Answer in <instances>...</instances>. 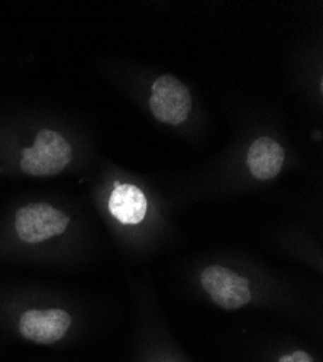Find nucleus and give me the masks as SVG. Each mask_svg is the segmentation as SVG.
<instances>
[{"mask_svg":"<svg viewBox=\"0 0 323 362\" xmlns=\"http://www.w3.org/2000/svg\"><path fill=\"white\" fill-rule=\"evenodd\" d=\"M107 209L110 215L121 223L136 225L143 221L148 203L142 190L136 186L114 183V189L107 200Z\"/></svg>","mask_w":323,"mask_h":362,"instance_id":"423d86ee","label":"nucleus"},{"mask_svg":"<svg viewBox=\"0 0 323 362\" xmlns=\"http://www.w3.org/2000/svg\"><path fill=\"white\" fill-rule=\"evenodd\" d=\"M71 325V315L61 308H31L18 317L19 335L37 345H52L63 341Z\"/></svg>","mask_w":323,"mask_h":362,"instance_id":"7ed1b4c3","label":"nucleus"},{"mask_svg":"<svg viewBox=\"0 0 323 362\" xmlns=\"http://www.w3.org/2000/svg\"><path fill=\"white\" fill-rule=\"evenodd\" d=\"M278 362H315V361L307 352L296 351V352H291L288 355L281 356Z\"/></svg>","mask_w":323,"mask_h":362,"instance_id":"6e6552de","label":"nucleus"},{"mask_svg":"<svg viewBox=\"0 0 323 362\" xmlns=\"http://www.w3.org/2000/svg\"><path fill=\"white\" fill-rule=\"evenodd\" d=\"M247 163L251 174L257 180H271L277 177L283 168L284 149L277 141L261 136L251 144Z\"/></svg>","mask_w":323,"mask_h":362,"instance_id":"0eeeda50","label":"nucleus"},{"mask_svg":"<svg viewBox=\"0 0 323 362\" xmlns=\"http://www.w3.org/2000/svg\"><path fill=\"white\" fill-rule=\"evenodd\" d=\"M150 106L154 116L161 122L180 125L190 115L192 96L179 78L165 74L158 77L153 84Z\"/></svg>","mask_w":323,"mask_h":362,"instance_id":"39448f33","label":"nucleus"},{"mask_svg":"<svg viewBox=\"0 0 323 362\" xmlns=\"http://www.w3.org/2000/svg\"><path fill=\"white\" fill-rule=\"evenodd\" d=\"M200 281L203 288L222 309L237 310L251 301L248 280L226 267L211 265L204 268Z\"/></svg>","mask_w":323,"mask_h":362,"instance_id":"20e7f679","label":"nucleus"},{"mask_svg":"<svg viewBox=\"0 0 323 362\" xmlns=\"http://www.w3.org/2000/svg\"><path fill=\"white\" fill-rule=\"evenodd\" d=\"M73 161L71 144L54 129H41L34 142L20 149L19 170L29 177H52L63 173Z\"/></svg>","mask_w":323,"mask_h":362,"instance_id":"f03ea898","label":"nucleus"},{"mask_svg":"<svg viewBox=\"0 0 323 362\" xmlns=\"http://www.w3.org/2000/svg\"><path fill=\"white\" fill-rule=\"evenodd\" d=\"M71 218L48 202H31L13 215V233L23 245L37 247L66 235Z\"/></svg>","mask_w":323,"mask_h":362,"instance_id":"f257e3e1","label":"nucleus"}]
</instances>
